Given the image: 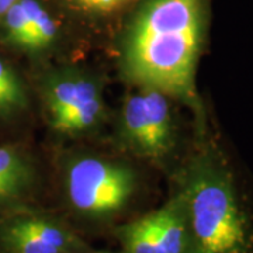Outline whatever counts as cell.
Returning <instances> with one entry per match:
<instances>
[{
	"label": "cell",
	"instance_id": "obj_1",
	"mask_svg": "<svg viewBox=\"0 0 253 253\" xmlns=\"http://www.w3.org/2000/svg\"><path fill=\"white\" fill-rule=\"evenodd\" d=\"M204 31L206 0H148L126 34L128 78L194 103Z\"/></svg>",
	"mask_w": 253,
	"mask_h": 253
},
{
	"label": "cell",
	"instance_id": "obj_2",
	"mask_svg": "<svg viewBox=\"0 0 253 253\" xmlns=\"http://www.w3.org/2000/svg\"><path fill=\"white\" fill-rule=\"evenodd\" d=\"M196 253H253V229L225 162L211 149L197 155L179 191Z\"/></svg>",
	"mask_w": 253,
	"mask_h": 253
},
{
	"label": "cell",
	"instance_id": "obj_3",
	"mask_svg": "<svg viewBox=\"0 0 253 253\" xmlns=\"http://www.w3.org/2000/svg\"><path fill=\"white\" fill-rule=\"evenodd\" d=\"M66 191L72 207L84 217L107 218L132 199L135 174L121 163L82 158L69 168Z\"/></svg>",
	"mask_w": 253,
	"mask_h": 253
},
{
	"label": "cell",
	"instance_id": "obj_4",
	"mask_svg": "<svg viewBox=\"0 0 253 253\" xmlns=\"http://www.w3.org/2000/svg\"><path fill=\"white\" fill-rule=\"evenodd\" d=\"M121 121L126 138L138 154L159 158L170 149L172 116L162 91L146 87L131 96L123 107Z\"/></svg>",
	"mask_w": 253,
	"mask_h": 253
},
{
	"label": "cell",
	"instance_id": "obj_5",
	"mask_svg": "<svg viewBox=\"0 0 253 253\" xmlns=\"http://www.w3.org/2000/svg\"><path fill=\"white\" fill-rule=\"evenodd\" d=\"M51 124L63 134H79L97 126L103 117V100L97 84L79 75L55 79L48 87Z\"/></svg>",
	"mask_w": 253,
	"mask_h": 253
},
{
	"label": "cell",
	"instance_id": "obj_6",
	"mask_svg": "<svg viewBox=\"0 0 253 253\" xmlns=\"http://www.w3.org/2000/svg\"><path fill=\"white\" fill-rule=\"evenodd\" d=\"M0 242L9 253H81L86 245L66 226L38 215L11 218L0 229Z\"/></svg>",
	"mask_w": 253,
	"mask_h": 253
},
{
	"label": "cell",
	"instance_id": "obj_7",
	"mask_svg": "<svg viewBox=\"0 0 253 253\" xmlns=\"http://www.w3.org/2000/svg\"><path fill=\"white\" fill-rule=\"evenodd\" d=\"M158 242L165 253H196L189 218L180 193L162 208L148 214Z\"/></svg>",
	"mask_w": 253,
	"mask_h": 253
},
{
	"label": "cell",
	"instance_id": "obj_8",
	"mask_svg": "<svg viewBox=\"0 0 253 253\" xmlns=\"http://www.w3.org/2000/svg\"><path fill=\"white\" fill-rule=\"evenodd\" d=\"M31 181L26 158L11 146H0V206L17 199Z\"/></svg>",
	"mask_w": 253,
	"mask_h": 253
},
{
	"label": "cell",
	"instance_id": "obj_9",
	"mask_svg": "<svg viewBox=\"0 0 253 253\" xmlns=\"http://www.w3.org/2000/svg\"><path fill=\"white\" fill-rule=\"evenodd\" d=\"M123 253H165L158 242L149 215L120 226L116 232Z\"/></svg>",
	"mask_w": 253,
	"mask_h": 253
},
{
	"label": "cell",
	"instance_id": "obj_10",
	"mask_svg": "<svg viewBox=\"0 0 253 253\" xmlns=\"http://www.w3.org/2000/svg\"><path fill=\"white\" fill-rule=\"evenodd\" d=\"M27 107V96L23 83L0 58V117L11 116Z\"/></svg>",
	"mask_w": 253,
	"mask_h": 253
},
{
	"label": "cell",
	"instance_id": "obj_11",
	"mask_svg": "<svg viewBox=\"0 0 253 253\" xmlns=\"http://www.w3.org/2000/svg\"><path fill=\"white\" fill-rule=\"evenodd\" d=\"M20 1L31 26L33 38H34V51L51 45L56 37V26L54 20L36 0H20Z\"/></svg>",
	"mask_w": 253,
	"mask_h": 253
},
{
	"label": "cell",
	"instance_id": "obj_12",
	"mask_svg": "<svg viewBox=\"0 0 253 253\" xmlns=\"http://www.w3.org/2000/svg\"><path fill=\"white\" fill-rule=\"evenodd\" d=\"M1 21L4 23L7 37L13 44L34 51V38H33L31 26L20 0H16L10 6V9L6 11Z\"/></svg>",
	"mask_w": 253,
	"mask_h": 253
},
{
	"label": "cell",
	"instance_id": "obj_13",
	"mask_svg": "<svg viewBox=\"0 0 253 253\" xmlns=\"http://www.w3.org/2000/svg\"><path fill=\"white\" fill-rule=\"evenodd\" d=\"M84 6H89L91 9L106 10L111 9L114 6H117L120 3H123L124 0H79Z\"/></svg>",
	"mask_w": 253,
	"mask_h": 253
},
{
	"label": "cell",
	"instance_id": "obj_14",
	"mask_svg": "<svg viewBox=\"0 0 253 253\" xmlns=\"http://www.w3.org/2000/svg\"><path fill=\"white\" fill-rule=\"evenodd\" d=\"M16 0H0V23L3 20V16L6 14V11L10 9V6L14 3Z\"/></svg>",
	"mask_w": 253,
	"mask_h": 253
},
{
	"label": "cell",
	"instance_id": "obj_15",
	"mask_svg": "<svg viewBox=\"0 0 253 253\" xmlns=\"http://www.w3.org/2000/svg\"><path fill=\"white\" fill-rule=\"evenodd\" d=\"M81 253H113V252H86V251H84V252H81Z\"/></svg>",
	"mask_w": 253,
	"mask_h": 253
}]
</instances>
